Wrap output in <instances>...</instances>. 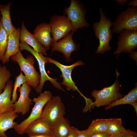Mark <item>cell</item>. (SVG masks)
Returning a JSON list of instances; mask_svg holds the SVG:
<instances>
[{
  "label": "cell",
  "instance_id": "1",
  "mask_svg": "<svg viewBox=\"0 0 137 137\" xmlns=\"http://www.w3.org/2000/svg\"><path fill=\"white\" fill-rule=\"evenodd\" d=\"M99 12L100 15V20L93 24V29L95 36L99 41V45L96 53L102 54L111 49L110 43L113 36L111 28L113 22L106 16L102 8L99 9Z\"/></svg>",
  "mask_w": 137,
  "mask_h": 137
},
{
  "label": "cell",
  "instance_id": "2",
  "mask_svg": "<svg viewBox=\"0 0 137 137\" xmlns=\"http://www.w3.org/2000/svg\"><path fill=\"white\" fill-rule=\"evenodd\" d=\"M116 78L114 83L110 86L104 88L99 90H94L91 93L95 101L92 102L90 109L95 107H99L108 106L112 102L121 98L122 95L119 92L120 83L117 79L120 74L116 69Z\"/></svg>",
  "mask_w": 137,
  "mask_h": 137
},
{
  "label": "cell",
  "instance_id": "3",
  "mask_svg": "<svg viewBox=\"0 0 137 137\" xmlns=\"http://www.w3.org/2000/svg\"><path fill=\"white\" fill-rule=\"evenodd\" d=\"M10 58L13 61L16 62L19 65L21 71L24 74L27 83L36 89L40 84L41 76L34 67L35 61L33 57L29 55L25 58L20 49L17 54Z\"/></svg>",
  "mask_w": 137,
  "mask_h": 137
},
{
  "label": "cell",
  "instance_id": "4",
  "mask_svg": "<svg viewBox=\"0 0 137 137\" xmlns=\"http://www.w3.org/2000/svg\"><path fill=\"white\" fill-rule=\"evenodd\" d=\"M87 10L83 4L78 0H71L68 6L63 10V13L71 22L73 31L76 32L79 28L90 26L85 19Z\"/></svg>",
  "mask_w": 137,
  "mask_h": 137
},
{
  "label": "cell",
  "instance_id": "5",
  "mask_svg": "<svg viewBox=\"0 0 137 137\" xmlns=\"http://www.w3.org/2000/svg\"><path fill=\"white\" fill-rule=\"evenodd\" d=\"M65 108L60 97L53 96L44 106L40 118L51 129L57 121L64 117Z\"/></svg>",
  "mask_w": 137,
  "mask_h": 137
},
{
  "label": "cell",
  "instance_id": "6",
  "mask_svg": "<svg viewBox=\"0 0 137 137\" xmlns=\"http://www.w3.org/2000/svg\"><path fill=\"white\" fill-rule=\"evenodd\" d=\"M20 48L21 50H27L31 53L36 59L38 63L40 72L41 80L39 85L36 89V91L38 94L41 92L43 86L45 81H49L56 89L65 91L61 83L57 81V78H52L47 74L45 68V64L48 63L47 57L44 56L41 53H38L31 48L29 45L24 42H20Z\"/></svg>",
  "mask_w": 137,
  "mask_h": 137
},
{
  "label": "cell",
  "instance_id": "7",
  "mask_svg": "<svg viewBox=\"0 0 137 137\" xmlns=\"http://www.w3.org/2000/svg\"><path fill=\"white\" fill-rule=\"evenodd\" d=\"M50 91H45L41 93L39 96L32 100L35 105L29 116L21 123L15 126L14 128L18 134L22 135L27 126L32 122L40 117L43 108L47 102L52 97Z\"/></svg>",
  "mask_w": 137,
  "mask_h": 137
},
{
  "label": "cell",
  "instance_id": "8",
  "mask_svg": "<svg viewBox=\"0 0 137 137\" xmlns=\"http://www.w3.org/2000/svg\"><path fill=\"white\" fill-rule=\"evenodd\" d=\"M113 33L119 34L124 29L137 31V7L128 8L119 13L113 22Z\"/></svg>",
  "mask_w": 137,
  "mask_h": 137
},
{
  "label": "cell",
  "instance_id": "9",
  "mask_svg": "<svg viewBox=\"0 0 137 137\" xmlns=\"http://www.w3.org/2000/svg\"><path fill=\"white\" fill-rule=\"evenodd\" d=\"M51 29L53 42H56L73 31L72 24L64 15H55L50 19L48 23Z\"/></svg>",
  "mask_w": 137,
  "mask_h": 137
},
{
  "label": "cell",
  "instance_id": "10",
  "mask_svg": "<svg viewBox=\"0 0 137 137\" xmlns=\"http://www.w3.org/2000/svg\"><path fill=\"white\" fill-rule=\"evenodd\" d=\"M117 47L114 52L116 58L122 52L131 54L137 47V31L124 29L117 37Z\"/></svg>",
  "mask_w": 137,
  "mask_h": 137
},
{
  "label": "cell",
  "instance_id": "11",
  "mask_svg": "<svg viewBox=\"0 0 137 137\" xmlns=\"http://www.w3.org/2000/svg\"><path fill=\"white\" fill-rule=\"evenodd\" d=\"M48 63L55 65L60 69L61 72L60 77L63 78V79L61 84L65 86L66 89L67 91L71 90L74 91H77L81 96L85 98V97L79 90L75 85V82L73 80L71 77L73 69L77 66L84 65V63L80 60L71 65H66L61 64L50 57H48Z\"/></svg>",
  "mask_w": 137,
  "mask_h": 137
},
{
  "label": "cell",
  "instance_id": "12",
  "mask_svg": "<svg viewBox=\"0 0 137 137\" xmlns=\"http://www.w3.org/2000/svg\"><path fill=\"white\" fill-rule=\"evenodd\" d=\"M75 32L72 31L57 41L53 43L51 45L52 53L55 51L60 52L63 54L67 62H71V54L79 48L78 44L73 40V36Z\"/></svg>",
  "mask_w": 137,
  "mask_h": 137
},
{
  "label": "cell",
  "instance_id": "13",
  "mask_svg": "<svg viewBox=\"0 0 137 137\" xmlns=\"http://www.w3.org/2000/svg\"><path fill=\"white\" fill-rule=\"evenodd\" d=\"M20 96L18 100L14 103V110L15 113L24 115L28 112L32 104V100L29 97L31 90V87L26 82L18 88Z\"/></svg>",
  "mask_w": 137,
  "mask_h": 137
},
{
  "label": "cell",
  "instance_id": "14",
  "mask_svg": "<svg viewBox=\"0 0 137 137\" xmlns=\"http://www.w3.org/2000/svg\"><path fill=\"white\" fill-rule=\"evenodd\" d=\"M38 42L47 51L51 47L53 40L51 35V29L49 23L43 22L38 24L33 34Z\"/></svg>",
  "mask_w": 137,
  "mask_h": 137
},
{
  "label": "cell",
  "instance_id": "15",
  "mask_svg": "<svg viewBox=\"0 0 137 137\" xmlns=\"http://www.w3.org/2000/svg\"><path fill=\"white\" fill-rule=\"evenodd\" d=\"M20 30L19 28H15L8 35L7 48L1 60L3 64L8 62L11 56L19 52L20 50Z\"/></svg>",
  "mask_w": 137,
  "mask_h": 137
},
{
  "label": "cell",
  "instance_id": "16",
  "mask_svg": "<svg viewBox=\"0 0 137 137\" xmlns=\"http://www.w3.org/2000/svg\"><path fill=\"white\" fill-rule=\"evenodd\" d=\"M20 29V42H24L31 46L38 53H41L45 56L47 55V50L38 42L33 34L28 30L23 21L22 22Z\"/></svg>",
  "mask_w": 137,
  "mask_h": 137
},
{
  "label": "cell",
  "instance_id": "17",
  "mask_svg": "<svg viewBox=\"0 0 137 137\" xmlns=\"http://www.w3.org/2000/svg\"><path fill=\"white\" fill-rule=\"evenodd\" d=\"M25 133L28 135H53L52 129L40 117L27 126L24 131Z\"/></svg>",
  "mask_w": 137,
  "mask_h": 137
},
{
  "label": "cell",
  "instance_id": "18",
  "mask_svg": "<svg viewBox=\"0 0 137 137\" xmlns=\"http://www.w3.org/2000/svg\"><path fill=\"white\" fill-rule=\"evenodd\" d=\"M13 85L12 81L9 80L3 92L0 94V113L14 110V103L11 99Z\"/></svg>",
  "mask_w": 137,
  "mask_h": 137
},
{
  "label": "cell",
  "instance_id": "19",
  "mask_svg": "<svg viewBox=\"0 0 137 137\" xmlns=\"http://www.w3.org/2000/svg\"><path fill=\"white\" fill-rule=\"evenodd\" d=\"M18 117V114L14 111L0 113V137H8L5 132L18 124L14 122Z\"/></svg>",
  "mask_w": 137,
  "mask_h": 137
},
{
  "label": "cell",
  "instance_id": "20",
  "mask_svg": "<svg viewBox=\"0 0 137 137\" xmlns=\"http://www.w3.org/2000/svg\"><path fill=\"white\" fill-rule=\"evenodd\" d=\"M11 5V3L9 2L7 5H0V21L8 35L16 28L13 25L11 20L10 11Z\"/></svg>",
  "mask_w": 137,
  "mask_h": 137
},
{
  "label": "cell",
  "instance_id": "21",
  "mask_svg": "<svg viewBox=\"0 0 137 137\" xmlns=\"http://www.w3.org/2000/svg\"><path fill=\"white\" fill-rule=\"evenodd\" d=\"M71 127L68 121L62 117L57 121L52 128L53 134L55 137H66Z\"/></svg>",
  "mask_w": 137,
  "mask_h": 137
},
{
  "label": "cell",
  "instance_id": "22",
  "mask_svg": "<svg viewBox=\"0 0 137 137\" xmlns=\"http://www.w3.org/2000/svg\"><path fill=\"white\" fill-rule=\"evenodd\" d=\"M137 102V86L131 90L124 97L112 103L110 105L105 108L107 110L113 107L120 105L128 104L130 105Z\"/></svg>",
  "mask_w": 137,
  "mask_h": 137
},
{
  "label": "cell",
  "instance_id": "23",
  "mask_svg": "<svg viewBox=\"0 0 137 137\" xmlns=\"http://www.w3.org/2000/svg\"><path fill=\"white\" fill-rule=\"evenodd\" d=\"M108 124L107 133L109 135L125 132L126 130L123 126L120 118L107 119Z\"/></svg>",
  "mask_w": 137,
  "mask_h": 137
},
{
  "label": "cell",
  "instance_id": "24",
  "mask_svg": "<svg viewBox=\"0 0 137 137\" xmlns=\"http://www.w3.org/2000/svg\"><path fill=\"white\" fill-rule=\"evenodd\" d=\"M108 128L107 119H97L92 121L87 130L91 133L101 132H107Z\"/></svg>",
  "mask_w": 137,
  "mask_h": 137
},
{
  "label": "cell",
  "instance_id": "25",
  "mask_svg": "<svg viewBox=\"0 0 137 137\" xmlns=\"http://www.w3.org/2000/svg\"><path fill=\"white\" fill-rule=\"evenodd\" d=\"M8 35L0 21V61H1L7 48Z\"/></svg>",
  "mask_w": 137,
  "mask_h": 137
},
{
  "label": "cell",
  "instance_id": "26",
  "mask_svg": "<svg viewBox=\"0 0 137 137\" xmlns=\"http://www.w3.org/2000/svg\"><path fill=\"white\" fill-rule=\"evenodd\" d=\"M11 75L10 72L6 66L0 65V94L6 88Z\"/></svg>",
  "mask_w": 137,
  "mask_h": 137
},
{
  "label": "cell",
  "instance_id": "27",
  "mask_svg": "<svg viewBox=\"0 0 137 137\" xmlns=\"http://www.w3.org/2000/svg\"><path fill=\"white\" fill-rule=\"evenodd\" d=\"M26 82V79L25 76L23 74L22 71L18 76L15 78V80L13 85V89L12 91L11 100L14 103L16 101L18 97L17 91L21 85Z\"/></svg>",
  "mask_w": 137,
  "mask_h": 137
},
{
  "label": "cell",
  "instance_id": "28",
  "mask_svg": "<svg viewBox=\"0 0 137 137\" xmlns=\"http://www.w3.org/2000/svg\"><path fill=\"white\" fill-rule=\"evenodd\" d=\"M122 137H137V133L130 130L127 129L123 133Z\"/></svg>",
  "mask_w": 137,
  "mask_h": 137
},
{
  "label": "cell",
  "instance_id": "29",
  "mask_svg": "<svg viewBox=\"0 0 137 137\" xmlns=\"http://www.w3.org/2000/svg\"><path fill=\"white\" fill-rule=\"evenodd\" d=\"M91 133L87 129L82 131L78 130L77 137H91Z\"/></svg>",
  "mask_w": 137,
  "mask_h": 137
},
{
  "label": "cell",
  "instance_id": "30",
  "mask_svg": "<svg viewBox=\"0 0 137 137\" xmlns=\"http://www.w3.org/2000/svg\"><path fill=\"white\" fill-rule=\"evenodd\" d=\"M78 130L76 128L71 126L69 133L66 137H77V133Z\"/></svg>",
  "mask_w": 137,
  "mask_h": 137
},
{
  "label": "cell",
  "instance_id": "31",
  "mask_svg": "<svg viewBox=\"0 0 137 137\" xmlns=\"http://www.w3.org/2000/svg\"><path fill=\"white\" fill-rule=\"evenodd\" d=\"M110 135L106 132H97L91 133V137H109Z\"/></svg>",
  "mask_w": 137,
  "mask_h": 137
},
{
  "label": "cell",
  "instance_id": "32",
  "mask_svg": "<svg viewBox=\"0 0 137 137\" xmlns=\"http://www.w3.org/2000/svg\"><path fill=\"white\" fill-rule=\"evenodd\" d=\"M129 0H115L116 3L120 6L124 5Z\"/></svg>",
  "mask_w": 137,
  "mask_h": 137
},
{
  "label": "cell",
  "instance_id": "33",
  "mask_svg": "<svg viewBox=\"0 0 137 137\" xmlns=\"http://www.w3.org/2000/svg\"><path fill=\"white\" fill-rule=\"evenodd\" d=\"M128 5L129 6L132 7L137 6V0H132L130 1L128 3Z\"/></svg>",
  "mask_w": 137,
  "mask_h": 137
},
{
  "label": "cell",
  "instance_id": "34",
  "mask_svg": "<svg viewBox=\"0 0 137 137\" xmlns=\"http://www.w3.org/2000/svg\"><path fill=\"white\" fill-rule=\"evenodd\" d=\"M29 137H54L53 135H28Z\"/></svg>",
  "mask_w": 137,
  "mask_h": 137
},
{
  "label": "cell",
  "instance_id": "35",
  "mask_svg": "<svg viewBox=\"0 0 137 137\" xmlns=\"http://www.w3.org/2000/svg\"><path fill=\"white\" fill-rule=\"evenodd\" d=\"M129 56L131 58L137 62V51H134L130 54Z\"/></svg>",
  "mask_w": 137,
  "mask_h": 137
},
{
  "label": "cell",
  "instance_id": "36",
  "mask_svg": "<svg viewBox=\"0 0 137 137\" xmlns=\"http://www.w3.org/2000/svg\"><path fill=\"white\" fill-rule=\"evenodd\" d=\"M122 133H119L110 135L109 137H122Z\"/></svg>",
  "mask_w": 137,
  "mask_h": 137
},
{
  "label": "cell",
  "instance_id": "37",
  "mask_svg": "<svg viewBox=\"0 0 137 137\" xmlns=\"http://www.w3.org/2000/svg\"><path fill=\"white\" fill-rule=\"evenodd\" d=\"M134 109L136 113L137 114V102H135L132 104L131 105Z\"/></svg>",
  "mask_w": 137,
  "mask_h": 137
},
{
  "label": "cell",
  "instance_id": "38",
  "mask_svg": "<svg viewBox=\"0 0 137 137\" xmlns=\"http://www.w3.org/2000/svg\"><path fill=\"white\" fill-rule=\"evenodd\" d=\"M54 137H55V136H54Z\"/></svg>",
  "mask_w": 137,
  "mask_h": 137
}]
</instances>
